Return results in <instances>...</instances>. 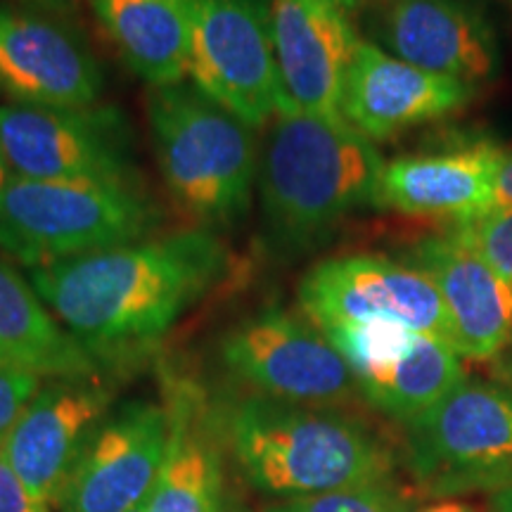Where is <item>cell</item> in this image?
<instances>
[{
    "mask_svg": "<svg viewBox=\"0 0 512 512\" xmlns=\"http://www.w3.org/2000/svg\"><path fill=\"white\" fill-rule=\"evenodd\" d=\"M0 368L41 377L93 375V356L38 297L34 285L0 256Z\"/></svg>",
    "mask_w": 512,
    "mask_h": 512,
    "instance_id": "cell-21",
    "label": "cell"
},
{
    "mask_svg": "<svg viewBox=\"0 0 512 512\" xmlns=\"http://www.w3.org/2000/svg\"><path fill=\"white\" fill-rule=\"evenodd\" d=\"M494 375L498 377V382L503 384L505 392H508L512 399V358H508V356L498 358L496 366H494Z\"/></svg>",
    "mask_w": 512,
    "mask_h": 512,
    "instance_id": "cell-29",
    "label": "cell"
},
{
    "mask_svg": "<svg viewBox=\"0 0 512 512\" xmlns=\"http://www.w3.org/2000/svg\"><path fill=\"white\" fill-rule=\"evenodd\" d=\"M259 155V195L271 242L316 245L351 211L375 204L384 162L344 117L275 114Z\"/></svg>",
    "mask_w": 512,
    "mask_h": 512,
    "instance_id": "cell-2",
    "label": "cell"
},
{
    "mask_svg": "<svg viewBox=\"0 0 512 512\" xmlns=\"http://www.w3.org/2000/svg\"><path fill=\"white\" fill-rule=\"evenodd\" d=\"M88 377H55L43 384L0 446L22 484L55 508L112 403L110 389Z\"/></svg>",
    "mask_w": 512,
    "mask_h": 512,
    "instance_id": "cell-12",
    "label": "cell"
},
{
    "mask_svg": "<svg viewBox=\"0 0 512 512\" xmlns=\"http://www.w3.org/2000/svg\"><path fill=\"white\" fill-rule=\"evenodd\" d=\"M268 12L287 110L342 117L347 76L361 43L347 15L316 0H273Z\"/></svg>",
    "mask_w": 512,
    "mask_h": 512,
    "instance_id": "cell-14",
    "label": "cell"
},
{
    "mask_svg": "<svg viewBox=\"0 0 512 512\" xmlns=\"http://www.w3.org/2000/svg\"><path fill=\"white\" fill-rule=\"evenodd\" d=\"M91 8L128 69L152 88L188 76L190 0H91Z\"/></svg>",
    "mask_w": 512,
    "mask_h": 512,
    "instance_id": "cell-20",
    "label": "cell"
},
{
    "mask_svg": "<svg viewBox=\"0 0 512 512\" xmlns=\"http://www.w3.org/2000/svg\"><path fill=\"white\" fill-rule=\"evenodd\" d=\"M320 332L347 361L358 392L403 422L430 411L465 380L451 344L392 320L339 323Z\"/></svg>",
    "mask_w": 512,
    "mask_h": 512,
    "instance_id": "cell-8",
    "label": "cell"
},
{
    "mask_svg": "<svg viewBox=\"0 0 512 512\" xmlns=\"http://www.w3.org/2000/svg\"><path fill=\"white\" fill-rule=\"evenodd\" d=\"M226 432L245 477L268 496L306 498L382 484L392 460L356 420L256 396L235 403Z\"/></svg>",
    "mask_w": 512,
    "mask_h": 512,
    "instance_id": "cell-3",
    "label": "cell"
},
{
    "mask_svg": "<svg viewBox=\"0 0 512 512\" xmlns=\"http://www.w3.org/2000/svg\"><path fill=\"white\" fill-rule=\"evenodd\" d=\"M188 76L252 128L285 112L271 12L259 0H190Z\"/></svg>",
    "mask_w": 512,
    "mask_h": 512,
    "instance_id": "cell-7",
    "label": "cell"
},
{
    "mask_svg": "<svg viewBox=\"0 0 512 512\" xmlns=\"http://www.w3.org/2000/svg\"><path fill=\"white\" fill-rule=\"evenodd\" d=\"M150 496H152V494H150ZM150 496L143 498V501H140L131 512H150Z\"/></svg>",
    "mask_w": 512,
    "mask_h": 512,
    "instance_id": "cell-33",
    "label": "cell"
},
{
    "mask_svg": "<svg viewBox=\"0 0 512 512\" xmlns=\"http://www.w3.org/2000/svg\"><path fill=\"white\" fill-rule=\"evenodd\" d=\"M159 211L138 183H50L12 176L0 195V249L41 268L147 240Z\"/></svg>",
    "mask_w": 512,
    "mask_h": 512,
    "instance_id": "cell-5",
    "label": "cell"
},
{
    "mask_svg": "<svg viewBox=\"0 0 512 512\" xmlns=\"http://www.w3.org/2000/svg\"><path fill=\"white\" fill-rule=\"evenodd\" d=\"M411 264L444 299L460 356L491 361L512 342V287L458 235L418 242Z\"/></svg>",
    "mask_w": 512,
    "mask_h": 512,
    "instance_id": "cell-18",
    "label": "cell"
},
{
    "mask_svg": "<svg viewBox=\"0 0 512 512\" xmlns=\"http://www.w3.org/2000/svg\"><path fill=\"white\" fill-rule=\"evenodd\" d=\"M171 418L147 401L126 403L88 441L64 486L60 512H131L152 494L169 451Z\"/></svg>",
    "mask_w": 512,
    "mask_h": 512,
    "instance_id": "cell-11",
    "label": "cell"
},
{
    "mask_svg": "<svg viewBox=\"0 0 512 512\" xmlns=\"http://www.w3.org/2000/svg\"><path fill=\"white\" fill-rule=\"evenodd\" d=\"M299 304L320 330L392 320L453 347L451 318L432 280L415 266L384 256L351 254L320 261L299 283Z\"/></svg>",
    "mask_w": 512,
    "mask_h": 512,
    "instance_id": "cell-9",
    "label": "cell"
},
{
    "mask_svg": "<svg viewBox=\"0 0 512 512\" xmlns=\"http://www.w3.org/2000/svg\"><path fill=\"white\" fill-rule=\"evenodd\" d=\"M266 512H411L408 503L387 482L332 491V494L290 498Z\"/></svg>",
    "mask_w": 512,
    "mask_h": 512,
    "instance_id": "cell-23",
    "label": "cell"
},
{
    "mask_svg": "<svg viewBox=\"0 0 512 512\" xmlns=\"http://www.w3.org/2000/svg\"><path fill=\"white\" fill-rule=\"evenodd\" d=\"M171 437L150 512H219L221 460L197 392L181 387L169 408Z\"/></svg>",
    "mask_w": 512,
    "mask_h": 512,
    "instance_id": "cell-22",
    "label": "cell"
},
{
    "mask_svg": "<svg viewBox=\"0 0 512 512\" xmlns=\"http://www.w3.org/2000/svg\"><path fill=\"white\" fill-rule=\"evenodd\" d=\"M228 254L214 230L190 228L41 268L38 297L88 354L147 347L221 278Z\"/></svg>",
    "mask_w": 512,
    "mask_h": 512,
    "instance_id": "cell-1",
    "label": "cell"
},
{
    "mask_svg": "<svg viewBox=\"0 0 512 512\" xmlns=\"http://www.w3.org/2000/svg\"><path fill=\"white\" fill-rule=\"evenodd\" d=\"M375 31L394 57L451 79H491L501 64L494 29L460 0H387Z\"/></svg>",
    "mask_w": 512,
    "mask_h": 512,
    "instance_id": "cell-17",
    "label": "cell"
},
{
    "mask_svg": "<svg viewBox=\"0 0 512 512\" xmlns=\"http://www.w3.org/2000/svg\"><path fill=\"white\" fill-rule=\"evenodd\" d=\"M505 209H512V150H503L486 214H491V211H505Z\"/></svg>",
    "mask_w": 512,
    "mask_h": 512,
    "instance_id": "cell-27",
    "label": "cell"
},
{
    "mask_svg": "<svg viewBox=\"0 0 512 512\" xmlns=\"http://www.w3.org/2000/svg\"><path fill=\"white\" fill-rule=\"evenodd\" d=\"M12 176L50 183H136V143L117 107H0Z\"/></svg>",
    "mask_w": 512,
    "mask_h": 512,
    "instance_id": "cell-6",
    "label": "cell"
},
{
    "mask_svg": "<svg viewBox=\"0 0 512 512\" xmlns=\"http://www.w3.org/2000/svg\"><path fill=\"white\" fill-rule=\"evenodd\" d=\"M102 83L98 60L74 31L31 12H0V88L12 100L88 107Z\"/></svg>",
    "mask_w": 512,
    "mask_h": 512,
    "instance_id": "cell-15",
    "label": "cell"
},
{
    "mask_svg": "<svg viewBox=\"0 0 512 512\" xmlns=\"http://www.w3.org/2000/svg\"><path fill=\"white\" fill-rule=\"evenodd\" d=\"M221 358L238 380L266 399L285 403H337L356 382L339 351L285 311H264L223 337Z\"/></svg>",
    "mask_w": 512,
    "mask_h": 512,
    "instance_id": "cell-10",
    "label": "cell"
},
{
    "mask_svg": "<svg viewBox=\"0 0 512 512\" xmlns=\"http://www.w3.org/2000/svg\"><path fill=\"white\" fill-rule=\"evenodd\" d=\"M420 512H479L477 508H472L470 503H460V501H444V503H434L430 508L420 510Z\"/></svg>",
    "mask_w": 512,
    "mask_h": 512,
    "instance_id": "cell-30",
    "label": "cell"
},
{
    "mask_svg": "<svg viewBox=\"0 0 512 512\" xmlns=\"http://www.w3.org/2000/svg\"><path fill=\"white\" fill-rule=\"evenodd\" d=\"M406 425L420 477L489 475L512 465V399L491 384L463 380Z\"/></svg>",
    "mask_w": 512,
    "mask_h": 512,
    "instance_id": "cell-13",
    "label": "cell"
},
{
    "mask_svg": "<svg viewBox=\"0 0 512 512\" xmlns=\"http://www.w3.org/2000/svg\"><path fill=\"white\" fill-rule=\"evenodd\" d=\"M12 181V171H10V164L8 159H5L3 150H0V195H3V190L8 188V183Z\"/></svg>",
    "mask_w": 512,
    "mask_h": 512,
    "instance_id": "cell-31",
    "label": "cell"
},
{
    "mask_svg": "<svg viewBox=\"0 0 512 512\" xmlns=\"http://www.w3.org/2000/svg\"><path fill=\"white\" fill-rule=\"evenodd\" d=\"M43 377L27 370L0 368V446L8 437L19 415L29 406L31 399L41 392Z\"/></svg>",
    "mask_w": 512,
    "mask_h": 512,
    "instance_id": "cell-25",
    "label": "cell"
},
{
    "mask_svg": "<svg viewBox=\"0 0 512 512\" xmlns=\"http://www.w3.org/2000/svg\"><path fill=\"white\" fill-rule=\"evenodd\" d=\"M503 147L475 143L384 164L377 207L403 214L451 216L456 223L486 214Z\"/></svg>",
    "mask_w": 512,
    "mask_h": 512,
    "instance_id": "cell-19",
    "label": "cell"
},
{
    "mask_svg": "<svg viewBox=\"0 0 512 512\" xmlns=\"http://www.w3.org/2000/svg\"><path fill=\"white\" fill-rule=\"evenodd\" d=\"M0 512H48V505L31 494L0 451Z\"/></svg>",
    "mask_w": 512,
    "mask_h": 512,
    "instance_id": "cell-26",
    "label": "cell"
},
{
    "mask_svg": "<svg viewBox=\"0 0 512 512\" xmlns=\"http://www.w3.org/2000/svg\"><path fill=\"white\" fill-rule=\"evenodd\" d=\"M147 119L159 174L178 207L204 230L245 219L259 178L252 126L183 81L152 88Z\"/></svg>",
    "mask_w": 512,
    "mask_h": 512,
    "instance_id": "cell-4",
    "label": "cell"
},
{
    "mask_svg": "<svg viewBox=\"0 0 512 512\" xmlns=\"http://www.w3.org/2000/svg\"><path fill=\"white\" fill-rule=\"evenodd\" d=\"M472 83L432 74L361 41L344 88L342 117L368 140L446 117L472 98Z\"/></svg>",
    "mask_w": 512,
    "mask_h": 512,
    "instance_id": "cell-16",
    "label": "cell"
},
{
    "mask_svg": "<svg viewBox=\"0 0 512 512\" xmlns=\"http://www.w3.org/2000/svg\"><path fill=\"white\" fill-rule=\"evenodd\" d=\"M458 235L512 287V209L491 211L472 221L456 223Z\"/></svg>",
    "mask_w": 512,
    "mask_h": 512,
    "instance_id": "cell-24",
    "label": "cell"
},
{
    "mask_svg": "<svg viewBox=\"0 0 512 512\" xmlns=\"http://www.w3.org/2000/svg\"><path fill=\"white\" fill-rule=\"evenodd\" d=\"M316 3L330 5V8H335V10L344 12V15H347V12H349L351 8H354V5L358 3V0H316Z\"/></svg>",
    "mask_w": 512,
    "mask_h": 512,
    "instance_id": "cell-32",
    "label": "cell"
},
{
    "mask_svg": "<svg viewBox=\"0 0 512 512\" xmlns=\"http://www.w3.org/2000/svg\"><path fill=\"white\" fill-rule=\"evenodd\" d=\"M489 512H512V484L496 489V494L491 496Z\"/></svg>",
    "mask_w": 512,
    "mask_h": 512,
    "instance_id": "cell-28",
    "label": "cell"
}]
</instances>
